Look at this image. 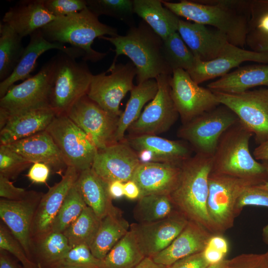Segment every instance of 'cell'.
Returning a JSON list of instances; mask_svg holds the SVG:
<instances>
[{"label":"cell","mask_w":268,"mask_h":268,"mask_svg":"<svg viewBox=\"0 0 268 268\" xmlns=\"http://www.w3.org/2000/svg\"><path fill=\"white\" fill-rule=\"evenodd\" d=\"M178 16L220 31L229 43L244 48L248 33L251 0H162Z\"/></svg>","instance_id":"cell-1"},{"label":"cell","mask_w":268,"mask_h":268,"mask_svg":"<svg viewBox=\"0 0 268 268\" xmlns=\"http://www.w3.org/2000/svg\"><path fill=\"white\" fill-rule=\"evenodd\" d=\"M99 39L109 42L115 47V56L106 73L117 64L119 56L125 55L136 68L137 84L155 79L160 74H172L173 71L164 56L163 39L144 21L137 26L130 27L126 35L103 36Z\"/></svg>","instance_id":"cell-2"},{"label":"cell","mask_w":268,"mask_h":268,"mask_svg":"<svg viewBox=\"0 0 268 268\" xmlns=\"http://www.w3.org/2000/svg\"><path fill=\"white\" fill-rule=\"evenodd\" d=\"M212 160L211 156L196 153L184 161L178 184L169 196L178 211L213 234L206 207Z\"/></svg>","instance_id":"cell-3"},{"label":"cell","mask_w":268,"mask_h":268,"mask_svg":"<svg viewBox=\"0 0 268 268\" xmlns=\"http://www.w3.org/2000/svg\"><path fill=\"white\" fill-rule=\"evenodd\" d=\"M253 135L239 121L228 129L220 136L212 156L211 173L246 179L257 186L265 184L267 172L249 149Z\"/></svg>","instance_id":"cell-4"},{"label":"cell","mask_w":268,"mask_h":268,"mask_svg":"<svg viewBox=\"0 0 268 268\" xmlns=\"http://www.w3.org/2000/svg\"><path fill=\"white\" fill-rule=\"evenodd\" d=\"M46 39L51 42L69 44L80 51L82 60L96 62L108 53L93 50L91 45L97 38L108 35L117 36L116 28L101 22L98 17L87 7L67 16L57 17L40 29Z\"/></svg>","instance_id":"cell-5"},{"label":"cell","mask_w":268,"mask_h":268,"mask_svg":"<svg viewBox=\"0 0 268 268\" xmlns=\"http://www.w3.org/2000/svg\"><path fill=\"white\" fill-rule=\"evenodd\" d=\"M54 58L50 107L56 116L67 115L76 101L87 95L93 74L85 62H77L64 52Z\"/></svg>","instance_id":"cell-6"},{"label":"cell","mask_w":268,"mask_h":268,"mask_svg":"<svg viewBox=\"0 0 268 268\" xmlns=\"http://www.w3.org/2000/svg\"><path fill=\"white\" fill-rule=\"evenodd\" d=\"M55 63L53 57L37 73L20 84L13 85L0 98V130L6 125L11 116L50 107Z\"/></svg>","instance_id":"cell-7"},{"label":"cell","mask_w":268,"mask_h":268,"mask_svg":"<svg viewBox=\"0 0 268 268\" xmlns=\"http://www.w3.org/2000/svg\"><path fill=\"white\" fill-rule=\"evenodd\" d=\"M254 186L257 185L250 180L210 172L206 207L213 234H222L233 227L238 198Z\"/></svg>","instance_id":"cell-8"},{"label":"cell","mask_w":268,"mask_h":268,"mask_svg":"<svg viewBox=\"0 0 268 268\" xmlns=\"http://www.w3.org/2000/svg\"><path fill=\"white\" fill-rule=\"evenodd\" d=\"M239 121L230 109L220 104L183 124L177 135L189 143L196 153L212 157L220 136Z\"/></svg>","instance_id":"cell-9"},{"label":"cell","mask_w":268,"mask_h":268,"mask_svg":"<svg viewBox=\"0 0 268 268\" xmlns=\"http://www.w3.org/2000/svg\"><path fill=\"white\" fill-rule=\"evenodd\" d=\"M46 131L67 167H72L79 173L92 167L97 149L90 136L67 115L56 116Z\"/></svg>","instance_id":"cell-10"},{"label":"cell","mask_w":268,"mask_h":268,"mask_svg":"<svg viewBox=\"0 0 268 268\" xmlns=\"http://www.w3.org/2000/svg\"><path fill=\"white\" fill-rule=\"evenodd\" d=\"M221 104L230 109L255 135L258 145L268 140V88L239 93L212 91Z\"/></svg>","instance_id":"cell-11"},{"label":"cell","mask_w":268,"mask_h":268,"mask_svg":"<svg viewBox=\"0 0 268 268\" xmlns=\"http://www.w3.org/2000/svg\"><path fill=\"white\" fill-rule=\"evenodd\" d=\"M109 72L108 75L106 72L93 75L87 96L107 112L119 117L122 113L120 103L134 86L136 69L131 61L117 64Z\"/></svg>","instance_id":"cell-12"},{"label":"cell","mask_w":268,"mask_h":268,"mask_svg":"<svg viewBox=\"0 0 268 268\" xmlns=\"http://www.w3.org/2000/svg\"><path fill=\"white\" fill-rule=\"evenodd\" d=\"M171 75L163 74L155 78L157 92L128 129L131 136L157 135L169 130L177 121L179 115L171 96Z\"/></svg>","instance_id":"cell-13"},{"label":"cell","mask_w":268,"mask_h":268,"mask_svg":"<svg viewBox=\"0 0 268 268\" xmlns=\"http://www.w3.org/2000/svg\"><path fill=\"white\" fill-rule=\"evenodd\" d=\"M67 115L90 136L97 150L118 142L116 134L119 117L104 110L87 95L76 101Z\"/></svg>","instance_id":"cell-14"},{"label":"cell","mask_w":268,"mask_h":268,"mask_svg":"<svg viewBox=\"0 0 268 268\" xmlns=\"http://www.w3.org/2000/svg\"><path fill=\"white\" fill-rule=\"evenodd\" d=\"M170 84L171 96L183 124L220 104L211 90L200 86L184 69L173 70Z\"/></svg>","instance_id":"cell-15"},{"label":"cell","mask_w":268,"mask_h":268,"mask_svg":"<svg viewBox=\"0 0 268 268\" xmlns=\"http://www.w3.org/2000/svg\"><path fill=\"white\" fill-rule=\"evenodd\" d=\"M42 193L29 191L22 199L0 200V217L2 222L20 243L32 260L33 242L31 227L34 216Z\"/></svg>","instance_id":"cell-16"},{"label":"cell","mask_w":268,"mask_h":268,"mask_svg":"<svg viewBox=\"0 0 268 268\" xmlns=\"http://www.w3.org/2000/svg\"><path fill=\"white\" fill-rule=\"evenodd\" d=\"M140 162L137 154L126 140L98 149L91 168L107 184L132 180Z\"/></svg>","instance_id":"cell-17"},{"label":"cell","mask_w":268,"mask_h":268,"mask_svg":"<svg viewBox=\"0 0 268 268\" xmlns=\"http://www.w3.org/2000/svg\"><path fill=\"white\" fill-rule=\"evenodd\" d=\"M245 62L268 64V52L246 50L228 43L217 58L202 62L195 58L188 73L198 84L217 77H221Z\"/></svg>","instance_id":"cell-18"},{"label":"cell","mask_w":268,"mask_h":268,"mask_svg":"<svg viewBox=\"0 0 268 268\" xmlns=\"http://www.w3.org/2000/svg\"><path fill=\"white\" fill-rule=\"evenodd\" d=\"M189 219L179 211L149 223L130 225L145 257H152L166 249L187 225Z\"/></svg>","instance_id":"cell-19"},{"label":"cell","mask_w":268,"mask_h":268,"mask_svg":"<svg viewBox=\"0 0 268 268\" xmlns=\"http://www.w3.org/2000/svg\"><path fill=\"white\" fill-rule=\"evenodd\" d=\"M79 173L74 168L67 166L61 180L43 194L32 222V242L51 231L53 221Z\"/></svg>","instance_id":"cell-20"},{"label":"cell","mask_w":268,"mask_h":268,"mask_svg":"<svg viewBox=\"0 0 268 268\" xmlns=\"http://www.w3.org/2000/svg\"><path fill=\"white\" fill-rule=\"evenodd\" d=\"M177 32L195 57L202 62L217 58L229 43L220 31L190 21L180 19Z\"/></svg>","instance_id":"cell-21"},{"label":"cell","mask_w":268,"mask_h":268,"mask_svg":"<svg viewBox=\"0 0 268 268\" xmlns=\"http://www.w3.org/2000/svg\"><path fill=\"white\" fill-rule=\"evenodd\" d=\"M58 49L76 58H82V54L72 47L65 44L51 42L44 37L41 30H38L30 35L29 42L12 74L0 82V97H2L14 83L19 80L24 81L31 77L39 57L51 49Z\"/></svg>","instance_id":"cell-22"},{"label":"cell","mask_w":268,"mask_h":268,"mask_svg":"<svg viewBox=\"0 0 268 268\" xmlns=\"http://www.w3.org/2000/svg\"><path fill=\"white\" fill-rule=\"evenodd\" d=\"M181 164L169 162L140 163L132 181L140 191V197L151 195L169 196L180 178Z\"/></svg>","instance_id":"cell-23"},{"label":"cell","mask_w":268,"mask_h":268,"mask_svg":"<svg viewBox=\"0 0 268 268\" xmlns=\"http://www.w3.org/2000/svg\"><path fill=\"white\" fill-rule=\"evenodd\" d=\"M212 234L201 224L189 220L170 245L151 258L156 263L169 267L181 259L202 252Z\"/></svg>","instance_id":"cell-24"},{"label":"cell","mask_w":268,"mask_h":268,"mask_svg":"<svg viewBox=\"0 0 268 268\" xmlns=\"http://www.w3.org/2000/svg\"><path fill=\"white\" fill-rule=\"evenodd\" d=\"M56 18L45 7L43 0H23L9 8L3 17L2 22L23 38Z\"/></svg>","instance_id":"cell-25"},{"label":"cell","mask_w":268,"mask_h":268,"mask_svg":"<svg viewBox=\"0 0 268 268\" xmlns=\"http://www.w3.org/2000/svg\"><path fill=\"white\" fill-rule=\"evenodd\" d=\"M5 145L32 164L44 163L58 172L67 168L59 149L46 130Z\"/></svg>","instance_id":"cell-26"},{"label":"cell","mask_w":268,"mask_h":268,"mask_svg":"<svg viewBox=\"0 0 268 268\" xmlns=\"http://www.w3.org/2000/svg\"><path fill=\"white\" fill-rule=\"evenodd\" d=\"M56 116L49 107L10 116L0 130V144H9L45 131Z\"/></svg>","instance_id":"cell-27"},{"label":"cell","mask_w":268,"mask_h":268,"mask_svg":"<svg viewBox=\"0 0 268 268\" xmlns=\"http://www.w3.org/2000/svg\"><path fill=\"white\" fill-rule=\"evenodd\" d=\"M125 140L136 152L142 149L150 150L157 162L181 164L191 157L193 151L185 140H172L155 135L130 136Z\"/></svg>","instance_id":"cell-28"},{"label":"cell","mask_w":268,"mask_h":268,"mask_svg":"<svg viewBox=\"0 0 268 268\" xmlns=\"http://www.w3.org/2000/svg\"><path fill=\"white\" fill-rule=\"evenodd\" d=\"M262 85L268 86V64H254L239 67L209 82L207 88L212 91L239 93Z\"/></svg>","instance_id":"cell-29"},{"label":"cell","mask_w":268,"mask_h":268,"mask_svg":"<svg viewBox=\"0 0 268 268\" xmlns=\"http://www.w3.org/2000/svg\"><path fill=\"white\" fill-rule=\"evenodd\" d=\"M87 206L102 219L115 207L108 190V184L89 168L79 172L75 183Z\"/></svg>","instance_id":"cell-30"},{"label":"cell","mask_w":268,"mask_h":268,"mask_svg":"<svg viewBox=\"0 0 268 268\" xmlns=\"http://www.w3.org/2000/svg\"><path fill=\"white\" fill-rule=\"evenodd\" d=\"M133 10L163 40L178 31L180 19L161 0H134Z\"/></svg>","instance_id":"cell-31"},{"label":"cell","mask_w":268,"mask_h":268,"mask_svg":"<svg viewBox=\"0 0 268 268\" xmlns=\"http://www.w3.org/2000/svg\"><path fill=\"white\" fill-rule=\"evenodd\" d=\"M130 227L120 210L115 207L101 219L98 232L89 247L92 253L97 258L103 260Z\"/></svg>","instance_id":"cell-32"},{"label":"cell","mask_w":268,"mask_h":268,"mask_svg":"<svg viewBox=\"0 0 268 268\" xmlns=\"http://www.w3.org/2000/svg\"><path fill=\"white\" fill-rule=\"evenodd\" d=\"M157 91L158 84L155 79L147 80L134 86L130 91V97L125 109L118 119L116 134L117 142L124 140L126 132L139 118L143 107L154 98Z\"/></svg>","instance_id":"cell-33"},{"label":"cell","mask_w":268,"mask_h":268,"mask_svg":"<svg viewBox=\"0 0 268 268\" xmlns=\"http://www.w3.org/2000/svg\"><path fill=\"white\" fill-rule=\"evenodd\" d=\"M72 248L63 233L51 231L33 241V255L43 267L60 264Z\"/></svg>","instance_id":"cell-34"},{"label":"cell","mask_w":268,"mask_h":268,"mask_svg":"<svg viewBox=\"0 0 268 268\" xmlns=\"http://www.w3.org/2000/svg\"><path fill=\"white\" fill-rule=\"evenodd\" d=\"M22 38L8 25L0 24V80L7 79L13 72L25 49Z\"/></svg>","instance_id":"cell-35"},{"label":"cell","mask_w":268,"mask_h":268,"mask_svg":"<svg viewBox=\"0 0 268 268\" xmlns=\"http://www.w3.org/2000/svg\"><path fill=\"white\" fill-rule=\"evenodd\" d=\"M145 257L130 229L102 260L105 268H134Z\"/></svg>","instance_id":"cell-36"},{"label":"cell","mask_w":268,"mask_h":268,"mask_svg":"<svg viewBox=\"0 0 268 268\" xmlns=\"http://www.w3.org/2000/svg\"><path fill=\"white\" fill-rule=\"evenodd\" d=\"M177 211L169 196L151 195L138 199L134 216L138 223H149L165 219Z\"/></svg>","instance_id":"cell-37"},{"label":"cell","mask_w":268,"mask_h":268,"mask_svg":"<svg viewBox=\"0 0 268 268\" xmlns=\"http://www.w3.org/2000/svg\"><path fill=\"white\" fill-rule=\"evenodd\" d=\"M101 220L87 206L63 232L71 248L84 244L90 247L99 229Z\"/></svg>","instance_id":"cell-38"},{"label":"cell","mask_w":268,"mask_h":268,"mask_svg":"<svg viewBox=\"0 0 268 268\" xmlns=\"http://www.w3.org/2000/svg\"><path fill=\"white\" fill-rule=\"evenodd\" d=\"M163 50L166 62L173 71L177 69L188 71L195 62L194 55L178 32L163 40Z\"/></svg>","instance_id":"cell-39"},{"label":"cell","mask_w":268,"mask_h":268,"mask_svg":"<svg viewBox=\"0 0 268 268\" xmlns=\"http://www.w3.org/2000/svg\"><path fill=\"white\" fill-rule=\"evenodd\" d=\"M86 207L87 205L74 183L68 191L53 221L51 231L63 233Z\"/></svg>","instance_id":"cell-40"},{"label":"cell","mask_w":268,"mask_h":268,"mask_svg":"<svg viewBox=\"0 0 268 268\" xmlns=\"http://www.w3.org/2000/svg\"><path fill=\"white\" fill-rule=\"evenodd\" d=\"M87 7L99 17L106 15L124 22L130 27L135 26L133 0H86Z\"/></svg>","instance_id":"cell-41"},{"label":"cell","mask_w":268,"mask_h":268,"mask_svg":"<svg viewBox=\"0 0 268 268\" xmlns=\"http://www.w3.org/2000/svg\"><path fill=\"white\" fill-rule=\"evenodd\" d=\"M32 164L6 145L0 144V174L10 180L14 179Z\"/></svg>","instance_id":"cell-42"},{"label":"cell","mask_w":268,"mask_h":268,"mask_svg":"<svg viewBox=\"0 0 268 268\" xmlns=\"http://www.w3.org/2000/svg\"><path fill=\"white\" fill-rule=\"evenodd\" d=\"M58 265L74 268H105L103 260L95 257L89 247L84 244L72 248Z\"/></svg>","instance_id":"cell-43"},{"label":"cell","mask_w":268,"mask_h":268,"mask_svg":"<svg viewBox=\"0 0 268 268\" xmlns=\"http://www.w3.org/2000/svg\"><path fill=\"white\" fill-rule=\"evenodd\" d=\"M0 249L13 255L23 268H38L37 265L28 257L20 243L3 222L0 225Z\"/></svg>","instance_id":"cell-44"},{"label":"cell","mask_w":268,"mask_h":268,"mask_svg":"<svg viewBox=\"0 0 268 268\" xmlns=\"http://www.w3.org/2000/svg\"><path fill=\"white\" fill-rule=\"evenodd\" d=\"M250 33L268 35V0H251Z\"/></svg>","instance_id":"cell-45"},{"label":"cell","mask_w":268,"mask_h":268,"mask_svg":"<svg viewBox=\"0 0 268 268\" xmlns=\"http://www.w3.org/2000/svg\"><path fill=\"white\" fill-rule=\"evenodd\" d=\"M258 206L268 207V191L257 186L247 188L238 198L235 206L237 216L246 206Z\"/></svg>","instance_id":"cell-46"},{"label":"cell","mask_w":268,"mask_h":268,"mask_svg":"<svg viewBox=\"0 0 268 268\" xmlns=\"http://www.w3.org/2000/svg\"><path fill=\"white\" fill-rule=\"evenodd\" d=\"M47 9L56 18L78 12L87 7L86 0H43Z\"/></svg>","instance_id":"cell-47"},{"label":"cell","mask_w":268,"mask_h":268,"mask_svg":"<svg viewBox=\"0 0 268 268\" xmlns=\"http://www.w3.org/2000/svg\"><path fill=\"white\" fill-rule=\"evenodd\" d=\"M228 268H268L265 254H244L227 260Z\"/></svg>","instance_id":"cell-48"},{"label":"cell","mask_w":268,"mask_h":268,"mask_svg":"<svg viewBox=\"0 0 268 268\" xmlns=\"http://www.w3.org/2000/svg\"><path fill=\"white\" fill-rule=\"evenodd\" d=\"M28 191L16 187L10 179L0 174V197L2 199L17 201L23 199Z\"/></svg>","instance_id":"cell-49"},{"label":"cell","mask_w":268,"mask_h":268,"mask_svg":"<svg viewBox=\"0 0 268 268\" xmlns=\"http://www.w3.org/2000/svg\"><path fill=\"white\" fill-rule=\"evenodd\" d=\"M208 266L201 252L181 259L169 268H206Z\"/></svg>","instance_id":"cell-50"},{"label":"cell","mask_w":268,"mask_h":268,"mask_svg":"<svg viewBox=\"0 0 268 268\" xmlns=\"http://www.w3.org/2000/svg\"><path fill=\"white\" fill-rule=\"evenodd\" d=\"M51 168L47 164L36 162L33 163L28 171L27 176L34 183H46L50 175Z\"/></svg>","instance_id":"cell-51"},{"label":"cell","mask_w":268,"mask_h":268,"mask_svg":"<svg viewBox=\"0 0 268 268\" xmlns=\"http://www.w3.org/2000/svg\"><path fill=\"white\" fill-rule=\"evenodd\" d=\"M246 45L251 50L258 52H268V35L261 33H248Z\"/></svg>","instance_id":"cell-52"},{"label":"cell","mask_w":268,"mask_h":268,"mask_svg":"<svg viewBox=\"0 0 268 268\" xmlns=\"http://www.w3.org/2000/svg\"><path fill=\"white\" fill-rule=\"evenodd\" d=\"M206 245L220 251L226 256L229 251L228 242L221 234H212Z\"/></svg>","instance_id":"cell-53"},{"label":"cell","mask_w":268,"mask_h":268,"mask_svg":"<svg viewBox=\"0 0 268 268\" xmlns=\"http://www.w3.org/2000/svg\"><path fill=\"white\" fill-rule=\"evenodd\" d=\"M203 257L209 265L219 263L223 260L226 256L220 251L206 245L202 251Z\"/></svg>","instance_id":"cell-54"},{"label":"cell","mask_w":268,"mask_h":268,"mask_svg":"<svg viewBox=\"0 0 268 268\" xmlns=\"http://www.w3.org/2000/svg\"><path fill=\"white\" fill-rule=\"evenodd\" d=\"M124 196L130 200L138 199L140 191L136 184L132 180L124 183Z\"/></svg>","instance_id":"cell-55"},{"label":"cell","mask_w":268,"mask_h":268,"mask_svg":"<svg viewBox=\"0 0 268 268\" xmlns=\"http://www.w3.org/2000/svg\"><path fill=\"white\" fill-rule=\"evenodd\" d=\"M124 183L115 181L108 184V190L112 199H117L124 196Z\"/></svg>","instance_id":"cell-56"},{"label":"cell","mask_w":268,"mask_h":268,"mask_svg":"<svg viewBox=\"0 0 268 268\" xmlns=\"http://www.w3.org/2000/svg\"><path fill=\"white\" fill-rule=\"evenodd\" d=\"M256 160L268 161V140L258 145L253 151Z\"/></svg>","instance_id":"cell-57"},{"label":"cell","mask_w":268,"mask_h":268,"mask_svg":"<svg viewBox=\"0 0 268 268\" xmlns=\"http://www.w3.org/2000/svg\"><path fill=\"white\" fill-rule=\"evenodd\" d=\"M8 253L3 250H0V268H23L18 266Z\"/></svg>","instance_id":"cell-58"},{"label":"cell","mask_w":268,"mask_h":268,"mask_svg":"<svg viewBox=\"0 0 268 268\" xmlns=\"http://www.w3.org/2000/svg\"><path fill=\"white\" fill-rule=\"evenodd\" d=\"M169 267L156 263L151 258L145 257L134 268H169Z\"/></svg>","instance_id":"cell-59"},{"label":"cell","mask_w":268,"mask_h":268,"mask_svg":"<svg viewBox=\"0 0 268 268\" xmlns=\"http://www.w3.org/2000/svg\"><path fill=\"white\" fill-rule=\"evenodd\" d=\"M263 239L265 243L268 245V224L265 226L262 231ZM268 262V251L265 253Z\"/></svg>","instance_id":"cell-60"},{"label":"cell","mask_w":268,"mask_h":268,"mask_svg":"<svg viewBox=\"0 0 268 268\" xmlns=\"http://www.w3.org/2000/svg\"><path fill=\"white\" fill-rule=\"evenodd\" d=\"M206 268H228L227 260H224L223 261L213 265H209Z\"/></svg>","instance_id":"cell-61"},{"label":"cell","mask_w":268,"mask_h":268,"mask_svg":"<svg viewBox=\"0 0 268 268\" xmlns=\"http://www.w3.org/2000/svg\"><path fill=\"white\" fill-rule=\"evenodd\" d=\"M262 164L263 165H264V167L265 168L267 172V173H268V161H262ZM258 186L259 187L263 189H264V190H267L268 191V181H267V182L263 184V185H260V186Z\"/></svg>","instance_id":"cell-62"},{"label":"cell","mask_w":268,"mask_h":268,"mask_svg":"<svg viewBox=\"0 0 268 268\" xmlns=\"http://www.w3.org/2000/svg\"><path fill=\"white\" fill-rule=\"evenodd\" d=\"M38 268H70V267H67L61 265H56V266H53L50 267H43L40 265H37Z\"/></svg>","instance_id":"cell-63"},{"label":"cell","mask_w":268,"mask_h":268,"mask_svg":"<svg viewBox=\"0 0 268 268\" xmlns=\"http://www.w3.org/2000/svg\"><path fill=\"white\" fill-rule=\"evenodd\" d=\"M267 87L268 88V86H267Z\"/></svg>","instance_id":"cell-64"}]
</instances>
